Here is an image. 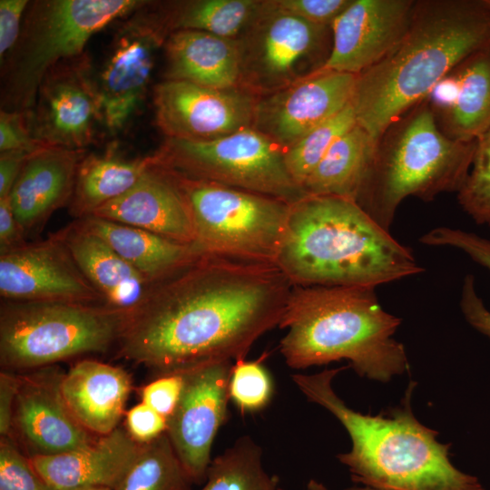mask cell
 Wrapping results in <instances>:
<instances>
[{
  "instance_id": "obj_1",
  "label": "cell",
  "mask_w": 490,
  "mask_h": 490,
  "mask_svg": "<svg viewBox=\"0 0 490 490\" xmlns=\"http://www.w3.org/2000/svg\"><path fill=\"white\" fill-rule=\"evenodd\" d=\"M292 287L273 263L201 254L152 285L127 317L118 355L160 376L244 359L279 326Z\"/></svg>"
},
{
  "instance_id": "obj_2",
  "label": "cell",
  "mask_w": 490,
  "mask_h": 490,
  "mask_svg": "<svg viewBox=\"0 0 490 490\" xmlns=\"http://www.w3.org/2000/svg\"><path fill=\"white\" fill-rule=\"evenodd\" d=\"M488 45L490 9L485 0L416 1L399 44L357 75L351 100L357 123L377 142L459 64Z\"/></svg>"
},
{
  "instance_id": "obj_3",
  "label": "cell",
  "mask_w": 490,
  "mask_h": 490,
  "mask_svg": "<svg viewBox=\"0 0 490 490\" xmlns=\"http://www.w3.org/2000/svg\"><path fill=\"white\" fill-rule=\"evenodd\" d=\"M275 265L303 287L375 288L424 270L356 201L338 196L290 204Z\"/></svg>"
},
{
  "instance_id": "obj_4",
  "label": "cell",
  "mask_w": 490,
  "mask_h": 490,
  "mask_svg": "<svg viewBox=\"0 0 490 490\" xmlns=\"http://www.w3.org/2000/svg\"><path fill=\"white\" fill-rule=\"evenodd\" d=\"M347 367L292 375L310 402L328 410L348 431L352 447L339 454L353 481L377 490H484L476 476L457 469L450 461V444L439 443L437 432L414 416L410 383L401 407L377 416L348 407L335 393L332 381Z\"/></svg>"
},
{
  "instance_id": "obj_5",
  "label": "cell",
  "mask_w": 490,
  "mask_h": 490,
  "mask_svg": "<svg viewBox=\"0 0 490 490\" xmlns=\"http://www.w3.org/2000/svg\"><path fill=\"white\" fill-rule=\"evenodd\" d=\"M375 288L293 286L279 328L286 364L296 369L341 359L362 377L388 382L408 369L393 335L401 319L387 312Z\"/></svg>"
},
{
  "instance_id": "obj_6",
  "label": "cell",
  "mask_w": 490,
  "mask_h": 490,
  "mask_svg": "<svg viewBox=\"0 0 490 490\" xmlns=\"http://www.w3.org/2000/svg\"><path fill=\"white\" fill-rule=\"evenodd\" d=\"M476 141L449 138L424 100L390 124L378 139L357 202L389 230L396 211L409 196L432 201L464 184Z\"/></svg>"
},
{
  "instance_id": "obj_7",
  "label": "cell",
  "mask_w": 490,
  "mask_h": 490,
  "mask_svg": "<svg viewBox=\"0 0 490 490\" xmlns=\"http://www.w3.org/2000/svg\"><path fill=\"white\" fill-rule=\"evenodd\" d=\"M138 0H43L28 10L7 64L4 110L27 112L58 64L83 55L88 40L118 18L148 5Z\"/></svg>"
},
{
  "instance_id": "obj_8",
  "label": "cell",
  "mask_w": 490,
  "mask_h": 490,
  "mask_svg": "<svg viewBox=\"0 0 490 490\" xmlns=\"http://www.w3.org/2000/svg\"><path fill=\"white\" fill-rule=\"evenodd\" d=\"M129 313L104 304L3 299L1 365L10 371L36 368L104 352L118 343Z\"/></svg>"
},
{
  "instance_id": "obj_9",
  "label": "cell",
  "mask_w": 490,
  "mask_h": 490,
  "mask_svg": "<svg viewBox=\"0 0 490 490\" xmlns=\"http://www.w3.org/2000/svg\"><path fill=\"white\" fill-rule=\"evenodd\" d=\"M169 171L189 206L193 244L201 253L275 264L290 203Z\"/></svg>"
},
{
  "instance_id": "obj_10",
  "label": "cell",
  "mask_w": 490,
  "mask_h": 490,
  "mask_svg": "<svg viewBox=\"0 0 490 490\" xmlns=\"http://www.w3.org/2000/svg\"><path fill=\"white\" fill-rule=\"evenodd\" d=\"M155 164L182 176L294 203L307 196L289 174L284 150L253 128L211 141L166 138Z\"/></svg>"
},
{
  "instance_id": "obj_11",
  "label": "cell",
  "mask_w": 490,
  "mask_h": 490,
  "mask_svg": "<svg viewBox=\"0 0 490 490\" xmlns=\"http://www.w3.org/2000/svg\"><path fill=\"white\" fill-rule=\"evenodd\" d=\"M239 88L257 97L289 87L319 70L331 51L329 26L279 10L272 0L237 38Z\"/></svg>"
},
{
  "instance_id": "obj_12",
  "label": "cell",
  "mask_w": 490,
  "mask_h": 490,
  "mask_svg": "<svg viewBox=\"0 0 490 490\" xmlns=\"http://www.w3.org/2000/svg\"><path fill=\"white\" fill-rule=\"evenodd\" d=\"M232 361L207 362L179 372L182 388L167 419L171 444L189 477L203 483L220 427L228 419L229 383Z\"/></svg>"
},
{
  "instance_id": "obj_13",
  "label": "cell",
  "mask_w": 490,
  "mask_h": 490,
  "mask_svg": "<svg viewBox=\"0 0 490 490\" xmlns=\"http://www.w3.org/2000/svg\"><path fill=\"white\" fill-rule=\"evenodd\" d=\"M35 139L51 147L84 150L103 122L101 100L88 59L62 62L44 78L26 112Z\"/></svg>"
},
{
  "instance_id": "obj_14",
  "label": "cell",
  "mask_w": 490,
  "mask_h": 490,
  "mask_svg": "<svg viewBox=\"0 0 490 490\" xmlns=\"http://www.w3.org/2000/svg\"><path fill=\"white\" fill-rule=\"evenodd\" d=\"M258 98L239 87L164 79L153 89L155 122L166 138L211 141L252 128Z\"/></svg>"
},
{
  "instance_id": "obj_15",
  "label": "cell",
  "mask_w": 490,
  "mask_h": 490,
  "mask_svg": "<svg viewBox=\"0 0 490 490\" xmlns=\"http://www.w3.org/2000/svg\"><path fill=\"white\" fill-rule=\"evenodd\" d=\"M168 33L156 14L136 15L122 26L96 80L103 122L122 129L144 100L158 50Z\"/></svg>"
},
{
  "instance_id": "obj_16",
  "label": "cell",
  "mask_w": 490,
  "mask_h": 490,
  "mask_svg": "<svg viewBox=\"0 0 490 490\" xmlns=\"http://www.w3.org/2000/svg\"><path fill=\"white\" fill-rule=\"evenodd\" d=\"M0 294L5 300L104 304L55 234L0 253Z\"/></svg>"
},
{
  "instance_id": "obj_17",
  "label": "cell",
  "mask_w": 490,
  "mask_h": 490,
  "mask_svg": "<svg viewBox=\"0 0 490 490\" xmlns=\"http://www.w3.org/2000/svg\"><path fill=\"white\" fill-rule=\"evenodd\" d=\"M357 75L318 70L271 94L259 97L252 128L284 152L351 104Z\"/></svg>"
},
{
  "instance_id": "obj_18",
  "label": "cell",
  "mask_w": 490,
  "mask_h": 490,
  "mask_svg": "<svg viewBox=\"0 0 490 490\" xmlns=\"http://www.w3.org/2000/svg\"><path fill=\"white\" fill-rule=\"evenodd\" d=\"M414 0H352L331 24L332 46L322 71L358 75L387 55L406 34Z\"/></svg>"
},
{
  "instance_id": "obj_19",
  "label": "cell",
  "mask_w": 490,
  "mask_h": 490,
  "mask_svg": "<svg viewBox=\"0 0 490 490\" xmlns=\"http://www.w3.org/2000/svg\"><path fill=\"white\" fill-rule=\"evenodd\" d=\"M61 374L53 369L19 376L13 425L32 455H57L96 438L72 415L61 393Z\"/></svg>"
},
{
  "instance_id": "obj_20",
  "label": "cell",
  "mask_w": 490,
  "mask_h": 490,
  "mask_svg": "<svg viewBox=\"0 0 490 490\" xmlns=\"http://www.w3.org/2000/svg\"><path fill=\"white\" fill-rule=\"evenodd\" d=\"M93 216L146 230L176 241L194 242L187 201L172 172L155 164L153 159L152 164L130 190L97 209Z\"/></svg>"
},
{
  "instance_id": "obj_21",
  "label": "cell",
  "mask_w": 490,
  "mask_h": 490,
  "mask_svg": "<svg viewBox=\"0 0 490 490\" xmlns=\"http://www.w3.org/2000/svg\"><path fill=\"white\" fill-rule=\"evenodd\" d=\"M85 150L45 147L24 162L10 193L14 214L25 234L69 205Z\"/></svg>"
},
{
  "instance_id": "obj_22",
  "label": "cell",
  "mask_w": 490,
  "mask_h": 490,
  "mask_svg": "<svg viewBox=\"0 0 490 490\" xmlns=\"http://www.w3.org/2000/svg\"><path fill=\"white\" fill-rule=\"evenodd\" d=\"M127 430L117 427L87 446L57 455H34L29 459L54 490L76 486L115 489L142 449Z\"/></svg>"
},
{
  "instance_id": "obj_23",
  "label": "cell",
  "mask_w": 490,
  "mask_h": 490,
  "mask_svg": "<svg viewBox=\"0 0 490 490\" xmlns=\"http://www.w3.org/2000/svg\"><path fill=\"white\" fill-rule=\"evenodd\" d=\"M60 387L74 418L91 434L101 436L118 427L132 382L121 368L83 359L63 374Z\"/></svg>"
},
{
  "instance_id": "obj_24",
  "label": "cell",
  "mask_w": 490,
  "mask_h": 490,
  "mask_svg": "<svg viewBox=\"0 0 490 490\" xmlns=\"http://www.w3.org/2000/svg\"><path fill=\"white\" fill-rule=\"evenodd\" d=\"M108 307L131 312L152 284L107 242L76 221L54 233Z\"/></svg>"
},
{
  "instance_id": "obj_25",
  "label": "cell",
  "mask_w": 490,
  "mask_h": 490,
  "mask_svg": "<svg viewBox=\"0 0 490 490\" xmlns=\"http://www.w3.org/2000/svg\"><path fill=\"white\" fill-rule=\"evenodd\" d=\"M163 47L165 80L184 81L214 89L239 86L240 56L237 39L180 30L169 34Z\"/></svg>"
},
{
  "instance_id": "obj_26",
  "label": "cell",
  "mask_w": 490,
  "mask_h": 490,
  "mask_svg": "<svg viewBox=\"0 0 490 490\" xmlns=\"http://www.w3.org/2000/svg\"><path fill=\"white\" fill-rule=\"evenodd\" d=\"M107 242L152 285L182 269L201 253L193 243L95 216L75 220Z\"/></svg>"
},
{
  "instance_id": "obj_27",
  "label": "cell",
  "mask_w": 490,
  "mask_h": 490,
  "mask_svg": "<svg viewBox=\"0 0 490 490\" xmlns=\"http://www.w3.org/2000/svg\"><path fill=\"white\" fill-rule=\"evenodd\" d=\"M452 74L454 98L446 109L434 114L436 121L453 140L476 141L490 127V45L467 57Z\"/></svg>"
},
{
  "instance_id": "obj_28",
  "label": "cell",
  "mask_w": 490,
  "mask_h": 490,
  "mask_svg": "<svg viewBox=\"0 0 490 490\" xmlns=\"http://www.w3.org/2000/svg\"><path fill=\"white\" fill-rule=\"evenodd\" d=\"M377 142L358 123L340 136L310 173L306 195L338 196L357 201Z\"/></svg>"
},
{
  "instance_id": "obj_29",
  "label": "cell",
  "mask_w": 490,
  "mask_h": 490,
  "mask_svg": "<svg viewBox=\"0 0 490 490\" xmlns=\"http://www.w3.org/2000/svg\"><path fill=\"white\" fill-rule=\"evenodd\" d=\"M152 164V155L132 160L113 153L85 155L77 170L70 214L76 220L93 215L130 190Z\"/></svg>"
},
{
  "instance_id": "obj_30",
  "label": "cell",
  "mask_w": 490,
  "mask_h": 490,
  "mask_svg": "<svg viewBox=\"0 0 490 490\" xmlns=\"http://www.w3.org/2000/svg\"><path fill=\"white\" fill-rule=\"evenodd\" d=\"M265 0H188L172 2L157 17L168 34L192 30L237 39L263 9Z\"/></svg>"
},
{
  "instance_id": "obj_31",
  "label": "cell",
  "mask_w": 490,
  "mask_h": 490,
  "mask_svg": "<svg viewBox=\"0 0 490 490\" xmlns=\"http://www.w3.org/2000/svg\"><path fill=\"white\" fill-rule=\"evenodd\" d=\"M201 490H280L277 476L262 465V450L249 436L240 437L213 460Z\"/></svg>"
},
{
  "instance_id": "obj_32",
  "label": "cell",
  "mask_w": 490,
  "mask_h": 490,
  "mask_svg": "<svg viewBox=\"0 0 490 490\" xmlns=\"http://www.w3.org/2000/svg\"><path fill=\"white\" fill-rule=\"evenodd\" d=\"M419 240L425 245L458 249L490 270V239L459 229L438 227L424 234ZM460 307L466 321L490 339V310L476 293L473 275L468 274L464 279Z\"/></svg>"
},
{
  "instance_id": "obj_33",
  "label": "cell",
  "mask_w": 490,
  "mask_h": 490,
  "mask_svg": "<svg viewBox=\"0 0 490 490\" xmlns=\"http://www.w3.org/2000/svg\"><path fill=\"white\" fill-rule=\"evenodd\" d=\"M192 484L164 433L143 444L137 459L114 490H191Z\"/></svg>"
},
{
  "instance_id": "obj_34",
  "label": "cell",
  "mask_w": 490,
  "mask_h": 490,
  "mask_svg": "<svg viewBox=\"0 0 490 490\" xmlns=\"http://www.w3.org/2000/svg\"><path fill=\"white\" fill-rule=\"evenodd\" d=\"M356 124L355 113L350 104L311 130L284 152L287 169L299 186L302 188L332 144Z\"/></svg>"
},
{
  "instance_id": "obj_35",
  "label": "cell",
  "mask_w": 490,
  "mask_h": 490,
  "mask_svg": "<svg viewBox=\"0 0 490 490\" xmlns=\"http://www.w3.org/2000/svg\"><path fill=\"white\" fill-rule=\"evenodd\" d=\"M457 198L477 224L490 226V127L476 140L472 165Z\"/></svg>"
},
{
  "instance_id": "obj_36",
  "label": "cell",
  "mask_w": 490,
  "mask_h": 490,
  "mask_svg": "<svg viewBox=\"0 0 490 490\" xmlns=\"http://www.w3.org/2000/svg\"><path fill=\"white\" fill-rule=\"evenodd\" d=\"M273 390L271 376L259 360L235 361L230 377L229 396L242 414L263 409L270 403Z\"/></svg>"
},
{
  "instance_id": "obj_37",
  "label": "cell",
  "mask_w": 490,
  "mask_h": 490,
  "mask_svg": "<svg viewBox=\"0 0 490 490\" xmlns=\"http://www.w3.org/2000/svg\"><path fill=\"white\" fill-rule=\"evenodd\" d=\"M0 490H54L9 436L0 442Z\"/></svg>"
},
{
  "instance_id": "obj_38",
  "label": "cell",
  "mask_w": 490,
  "mask_h": 490,
  "mask_svg": "<svg viewBox=\"0 0 490 490\" xmlns=\"http://www.w3.org/2000/svg\"><path fill=\"white\" fill-rule=\"evenodd\" d=\"M45 147L35 139L28 122L26 112L1 110L0 151H24L34 153Z\"/></svg>"
},
{
  "instance_id": "obj_39",
  "label": "cell",
  "mask_w": 490,
  "mask_h": 490,
  "mask_svg": "<svg viewBox=\"0 0 490 490\" xmlns=\"http://www.w3.org/2000/svg\"><path fill=\"white\" fill-rule=\"evenodd\" d=\"M352 0H272L280 11L309 23L331 26Z\"/></svg>"
},
{
  "instance_id": "obj_40",
  "label": "cell",
  "mask_w": 490,
  "mask_h": 490,
  "mask_svg": "<svg viewBox=\"0 0 490 490\" xmlns=\"http://www.w3.org/2000/svg\"><path fill=\"white\" fill-rule=\"evenodd\" d=\"M181 373L160 376L142 391V402L168 419L173 413L182 388Z\"/></svg>"
},
{
  "instance_id": "obj_41",
  "label": "cell",
  "mask_w": 490,
  "mask_h": 490,
  "mask_svg": "<svg viewBox=\"0 0 490 490\" xmlns=\"http://www.w3.org/2000/svg\"><path fill=\"white\" fill-rule=\"evenodd\" d=\"M126 426L134 440L146 444L166 432L167 419L141 402L127 412Z\"/></svg>"
},
{
  "instance_id": "obj_42",
  "label": "cell",
  "mask_w": 490,
  "mask_h": 490,
  "mask_svg": "<svg viewBox=\"0 0 490 490\" xmlns=\"http://www.w3.org/2000/svg\"><path fill=\"white\" fill-rule=\"evenodd\" d=\"M26 0L0 1V57L16 45L21 34L22 17L28 5Z\"/></svg>"
},
{
  "instance_id": "obj_43",
  "label": "cell",
  "mask_w": 490,
  "mask_h": 490,
  "mask_svg": "<svg viewBox=\"0 0 490 490\" xmlns=\"http://www.w3.org/2000/svg\"><path fill=\"white\" fill-rule=\"evenodd\" d=\"M19 386V376L10 370H2L0 374V434L10 435L13 425V414Z\"/></svg>"
},
{
  "instance_id": "obj_44",
  "label": "cell",
  "mask_w": 490,
  "mask_h": 490,
  "mask_svg": "<svg viewBox=\"0 0 490 490\" xmlns=\"http://www.w3.org/2000/svg\"><path fill=\"white\" fill-rule=\"evenodd\" d=\"M25 236L14 214L9 197L0 198V253L25 243Z\"/></svg>"
},
{
  "instance_id": "obj_45",
  "label": "cell",
  "mask_w": 490,
  "mask_h": 490,
  "mask_svg": "<svg viewBox=\"0 0 490 490\" xmlns=\"http://www.w3.org/2000/svg\"><path fill=\"white\" fill-rule=\"evenodd\" d=\"M24 151L3 152L0 155V198L9 197L15 182L27 158Z\"/></svg>"
},
{
  "instance_id": "obj_46",
  "label": "cell",
  "mask_w": 490,
  "mask_h": 490,
  "mask_svg": "<svg viewBox=\"0 0 490 490\" xmlns=\"http://www.w3.org/2000/svg\"><path fill=\"white\" fill-rule=\"evenodd\" d=\"M307 490H330V489H328L322 483L315 479H310L309 483L307 484ZM346 490H377V489L364 486V487H354V488H349Z\"/></svg>"
},
{
  "instance_id": "obj_47",
  "label": "cell",
  "mask_w": 490,
  "mask_h": 490,
  "mask_svg": "<svg viewBox=\"0 0 490 490\" xmlns=\"http://www.w3.org/2000/svg\"><path fill=\"white\" fill-rule=\"evenodd\" d=\"M63 490H113L105 486H76L72 488H66Z\"/></svg>"
},
{
  "instance_id": "obj_48",
  "label": "cell",
  "mask_w": 490,
  "mask_h": 490,
  "mask_svg": "<svg viewBox=\"0 0 490 490\" xmlns=\"http://www.w3.org/2000/svg\"><path fill=\"white\" fill-rule=\"evenodd\" d=\"M485 3L486 4L488 8L490 9V0H485Z\"/></svg>"
},
{
  "instance_id": "obj_49",
  "label": "cell",
  "mask_w": 490,
  "mask_h": 490,
  "mask_svg": "<svg viewBox=\"0 0 490 490\" xmlns=\"http://www.w3.org/2000/svg\"><path fill=\"white\" fill-rule=\"evenodd\" d=\"M280 490H283L282 488Z\"/></svg>"
}]
</instances>
